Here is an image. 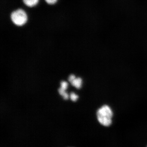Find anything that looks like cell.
<instances>
[{"label":"cell","instance_id":"cell-1","mask_svg":"<svg viewBox=\"0 0 147 147\" xmlns=\"http://www.w3.org/2000/svg\"><path fill=\"white\" fill-rule=\"evenodd\" d=\"M113 112L108 105H104L98 110L96 115L98 121L103 126L108 127L112 123Z\"/></svg>","mask_w":147,"mask_h":147},{"label":"cell","instance_id":"cell-2","mask_svg":"<svg viewBox=\"0 0 147 147\" xmlns=\"http://www.w3.org/2000/svg\"><path fill=\"white\" fill-rule=\"evenodd\" d=\"M10 18L12 23L18 26H24L28 21L26 13L21 9H18L12 11L10 14Z\"/></svg>","mask_w":147,"mask_h":147},{"label":"cell","instance_id":"cell-3","mask_svg":"<svg viewBox=\"0 0 147 147\" xmlns=\"http://www.w3.org/2000/svg\"><path fill=\"white\" fill-rule=\"evenodd\" d=\"M69 81L71 85L77 89L81 88L82 84V80L81 78H76L73 74H71L69 77Z\"/></svg>","mask_w":147,"mask_h":147},{"label":"cell","instance_id":"cell-4","mask_svg":"<svg viewBox=\"0 0 147 147\" xmlns=\"http://www.w3.org/2000/svg\"><path fill=\"white\" fill-rule=\"evenodd\" d=\"M24 4L29 7H33L36 5L39 0H23Z\"/></svg>","mask_w":147,"mask_h":147},{"label":"cell","instance_id":"cell-5","mask_svg":"<svg viewBox=\"0 0 147 147\" xmlns=\"http://www.w3.org/2000/svg\"><path fill=\"white\" fill-rule=\"evenodd\" d=\"M59 92L60 94L63 97L65 100L68 99L69 96L68 94L66 92L65 90L60 88L59 89Z\"/></svg>","mask_w":147,"mask_h":147},{"label":"cell","instance_id":"cell-6","mask_svg":"<svg viewBox=\"0 0 147 147\" xmlns=\"http://www.w3.org/2000/svg\"><path fill=\"white\" fill-rule=\"evenodd\" d=\"M61 86L60 88H61L66 90L67 89V87H68V84H67V82L63 81V82H61Z\"/></svg>","mask_w":147,"mask_h":147},{"label":"cell","instance_id":"cell-7","mask_svg":"<svg viewBox=\"0 0 147 147\" xmlns=\"http://www.w3.org/2000/svg\"><path fill=\"white\" fill-rule=\"evenodd\" d=\"M70 97L71 100L73 101H76L78 99V98H79L78 95H77L73 92L71 93L70 94Z\"/></svg>","mask_w":147,"mask_h":147},{"label":"cell","instance_id":"cell-8","mask_svg":"<svg viewBox=\"0 0 147 147\" xmlns=\"http://www.w3.org/2000/svg\"><path fill=\"white\" fill-rule=\"evenodd\" d=\"M47 3L49 5H54L56 3L58 0H45Z\"/></svg>","mask_w":147,"mask_h":147},{"label":"cell","instance_id":"cell-9","mask_svg":"<svg viewBox=\"0 0 147 147\" xmlns=\"http://www.w3.org/2000/svg\"></svg>","mask_w":147,"mask_h":147}]
</instances>
